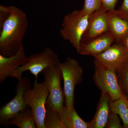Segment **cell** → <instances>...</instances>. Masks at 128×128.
I'll return each mask as SVG.
<instances>
[{
    "label": "cell",
    "mask_w": 128,
    "mask_h": 128,
    "mask_svg": "<svg viewBox=\"0 0 128 128\" xmlns=\"http://www.w3.org/2000/svg\"><path fill=\"white\" fill-rule=\"evenodd\" d=\"M117 74L122 94L126 97L128 94V60L120 68Z\"/></svg>",
    "instance_id": "19"
},
{
    "label": "cell",
    "mask_w": 128,
    "mask_h": 128,
    "mask_svg": "<svg viewBox=\"0 0 128 128\" xmlns=\"http://www.w3.org/2000/svg\"><path fill=\"white\" fill-rule=\"evenodd\" d=\"M94 64L93 80L98 89L108 94L112 100L122 96L117 73L96 60Z\"/></svg>",
    "instance_id": "7"
},
{
    "label": "cell",
    "mask_w": 128,
    "mask_h": 128,
    "mask_svg": "<svg viewBox=\"0 0 128 128\" xmlns=\"http://www.w3.org/2000/svg\"><path fill=\"white\" fill-rule=\"evenodd\" d=\"M105 128H122L118 115L110 110L107 122Z\"/></svg>",
    "instance_id": "21"
},
{
    "label": "cell",
    "mask_w": 128,
    "mask_h": 128,
    "mask_svg": "<svg viewBox=\"0 0 128 128\" xmlns=\"http://www.w3.org/2000/svg\"><path fill=\"white\" fill-rule=\"evenodd\" d=\"M28 60L23 45L14 55L5 57L0 54V83L9 77L15 78L17 70L25 64Z\"/></svg>",
    "instance_id": "11"
},
{
    "label": "cell",
    "mask_w": 128,
    "mask_h": 128,
    "mask_svg": "<svg viewBox=\"0 0 128 128\" xmlns=\"http://www.w3.org/2000/svg\"><path fill=\"white\" fill-rule=\"evenodd\" d=\"M115 41L114 37L108 32L86 42L81 43L78 53L93 57L104 52Z\"/></svg>",
    "instance_id": "12"
},
{
    "label": "cell",
    "mask_w": 128,
    "mask_h": 128,
    "mask_svg": "<svg viewBox=\"0 0 128 128\" xmlns=\"http://www.w3.org/2000/svg\"><path fill=\"white\" fill-rule=\"evenodd\" d=\"M8 124L15 125L19 128H37L32 109L28 106L10 120Z\"/></svg>",
    "instance_id": "16"
},
{
    "label": "cell",
    "mask_w": 128,
    "mask_h": 128,
    "mask_svg": "<svg viewBox=\"0 0 128 128\" xmlns=\"http://www.w3.org/2000/svg\"><path fill=\"white\" fill-rule=\"evenodd\" d=\"M60 62L58 54L50 48H45L40 52L28 57L26 63L17 70L15 78L20 80L22 78L23 72L28 70L37 80L40 73L48 67L58 64Z\"/></svg>",
    "instance_id": "6"
},
{
    "label": "cell",
    "mask_w": 128,
    "mask_h": 128,
    "mask_svg": "<svg viewBox=\"0 0 128 128\" xmlns=\"http://www.w3.org/2000/svg\"><path fill=\"white\" fill-rule=\"evenodd\" d=\"M16 86V94L15 97L0 109V122L4 125H7L9 120L26 108L27 106L24 100L25 92L31 88L30 79L27 77H22Z\"/></svg>",
    "instance_id": "8"
},
{
    "label": "cell",
    "mask_w": 128,
    "mask_h": 128,
    "mask_svg": "<svg viewBox=\"0 0 128 128\" xmlns=\"http://www.w3.org/2000/svg\"><path fill=\"white\" fill-rule=\"evenodd\" d=\"M120 44L124 47L128 53V34L124 37V38L120 42Z\"/></svg>",
    "instance_id": "24"
},
{
    "label": "cell",
    "mask_w": 128,
    "mask_h": 128,
    "mask_svg": "<svg viewBox=\"0 0 128 128\" xmlns=\"http://www.w3.org/2000/svg\"><path fill=\"white\" fill-rule=\"evenodd\" d=\"M126 102H127V105H128V99H127V98H126Z\"/></svg>",
    "instance_id": "25"
},
{
    "label": "cell",
    "mask_w": 128,
    "mask_h": 128,
    "mask_svg": "<svg viewBox=\"0 0 128 128\" xmlns=\"http://www.w3.org/2000/svg\"><path fill=\"white\" fill-rule=\"evenodd\" d=\"M90 15L82 9L72 12L63 18L60 34L64 40L68 41L78 53Z\"/></svg>",
    "instance_id": "2"
},
{
    "label": "cell",
    "mask_w": 128,
    "mask_h": 128,
    "mask_svg": "<svg viewBox=\"0 0 128 128\" xmlns=\"http://www.w3.org/2000/svg\"><path fill=\"white\" fill-rule=\"evenodd\" d=\"M108 32L107 12L100 9L90 14L87 28L81 43L86 42Z\"/></svg>",
    "instance_id": "10"
},
{
    "label": "cell",
    "mask_w": 128,
    "mask_h": 128,
    "mask_svg": "<svg viewBox=\"0 0 128 128\" xmlns=\"http://www.w3.org/2000/svg\"><path fill=\"white\" fill-rule=\"evenodd\" d=\"M114 12L121 18L128 21V0H123L119 8Z\"/></svg>",
    "instance_id": "22"
},
{
    "label": "cell",
    "mask_w": 128,
    "mask_h": 128,
    "mask_svg": "<svg viewBox=\"0 0 128 128\" xmlns=\"http://www.w3.org/2000/svg\"><path fill=\"white\" fill-rule=\"evenodd\" d=\"M112 100L108 94L102 92L96 113L92 120L89 122V128H105L110 113V104Z\"/></svg>",
    "instance_id": "13"
},
{
    "label": "cell",
    "mask_w": 128,
    "mask_h": 128,
    "mask_svg": "<svg viewBox=\"0 0 128 128\" xmlns=\"http://www.w3.org/2000/svg\"><path fill=\"white\" fill-rule=\"evenodd\" d=\"M8 16L0 26V54L14 55L23 45L24 38L28 28L27 15L22 9L7 6Z\"/></svg>",
    "instance_id": "1"
},
{
    "label": "cell",
    "mask_w": 128,
    "mask_h": 128,
    "mask_svg": "<svg viewBox=\"0 0 128 128\" xmlns=\"http://www.w3.org/2000/svg\"><path fill=\"white\" fill-rule=\"evenodd\" d=\"M64 80V92L66 105L68 109L74 107V90L76 86L83 79V70L79 62L72 58H67L64 62H60Z\"/></svg>",
    "instance_id": "3"
},
{
    "label": "cell",
    "mask_w": 128,
    "mask_h": 128,
    "mask_svg": "<svg viewBox=\"0 0 128 128\" xmlns=\"http://www.w3.org/2000/svg\"><path fill=\"white\" fill-rule=\"evenodd\" d=\"M59 64L48 67L42 73L49 92L46 102V110L60 113L64 107L65 98L60 84L63 76Z\"/></svg>",
    "instance_id": "5"
},
{
    "label": "cell",
    "mask_w": 128,
    "mask_h": 128,
    "mask_svg": "<svg viewBox=\"0 0 128 128\" xmlns=\"http://www.w3.org/2000/svg\"><path fill=\"white\" fill-rule=\"evenodd\" d=\"M60 114L64 128H89V122L80 116L74 108L69 109L64 106Z\"/></svg>",
    "instance_id": "15"
},
{
    "label": "cell",
    "mask_w": 128,
    "mask_h": 128,
    "mask_svg": "<svg viewBox=\"0 0 128 128\" xmlns=\"http://www.w3.org/2000/svg\"><path fill=\"white\" fill-rule=\"evenodd\" d=\"M118 0H100L101 8L105 11L113 12Z\"/></svg>",
    "instance_id": "23"
},
{
    "label": "cell",
    "mask_w": 128,
    "mask_h": 128,
    "mask_svg": "<svg viewBox=\"0 0 128 128\" xmlns=\"http://www.w3.org/2000/svg\"><path fill=\"white\" fill-rule=\"evenodd\" d=\"M108 32L114 37L115 41L120 43L128 33V21L118 16L114 12H108Z\"/></svg>",
    "instance_id": "14"
},
{
    "label": "cell",
    "mask_w": 128,
    "mask_h": 128,
    "mask_svg": "<svg viewBox=\"0 0 128 128\" xmlns=\"http://www.w3.org/2000/svg\"><path fill=\"white\" fill-rule=\"evenodd\" d=\"M46 110L44 122L45 128H64L60 113L54 110Z\"/></svg>",
    "instance_id": "18"
},
{
    "label": "cell",
    "mask_w": 128,
    "mask_h": 128,
    "mask_svg": "<svg viewBox=\"0 0 128 128\" xmlns=\"http://www.w3.org/2000/svg\"><path fill=\"white\" fill-rule=\"evenodd\" d=\"M49 94L48 88L45 81L43 82H38L35 80L33 88H30L25 92V104L32 109L37 128H45L44 122L47 112L46 104Z\"/></svg>",
    "instance_id": "4"
},
{
    "label": "cell",
    "mask_w": 128,
    "mask_h": 128,
    "mask_svg": "<svg viewBox=\"0 0 128 128\" xmlns=\"http://www.w3.org/2000/svg\"><path fill=\"white\" fill-rule=\"evenodd\" d=\"M94 57L95 60L117 73L128 60V53L121 44L118 43L112 44L103 52Z\"/></svg>",
    "instance_id": "9"
},
{
    "label": "cell",
    "mask_w": 128,
    "mask_h": 128,
    "mask_svg": "<svg viewBox=\"0 0 128 128\" xmlns=\"http://www.w3.org/2000/svg\"><path fill=\"white\" fill-rule=\"evenodd\" d=\"M101 8L100 0H84L82 10L86 13L90 14Z\"/></svg>",
    "instance_id": "20"
},
{
    "label": "cell",
    "mask_w": 128,
    "mask_h": 128,
    "mask_svg": "<svg viewBox=\"0 0 128 128\" xmlns=\"http://www.w3.org/2000/svg\"><path fill=\"white\" fill-rule=\"evenodd\" d=\"M126 97V98H127V99H128V94L126 97Z\"/></svg>",
    "instance_id": "26"
},
{
    "label": "cell",
    "mask_w": 128,
    "mask_h": 128,
    "mask_svg": "<svg viewBox=\"0 0 128 128\" xmlns=\"http://www.w3.org/2000/svg\"><path fill=\"white\" fill-rule=\"evenodd\" d=\"M126 100V98L124 96L115 100H112L110 109L121 118L124 128H128V106Z\"/></svg>",
    "instance_id": "17"
}]
</instances>
